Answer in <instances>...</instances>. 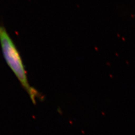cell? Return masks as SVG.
I'll return each mask as SVG.
<instances>
[{"label":"cell","mask_w":135,"mask_h":135,"mask_svg":"<svg viewBox=\"0 0 135 135\" xmlns=\"http://www.w3.org/2000/svg\"><path fill=\"white\" fill-rule=\"evenodd\" d=\"M0 46L7 64L28 93L31 100L36 103V98L39 96V94L30 85L19 52L7 30L3 25H0Z\"/></svg>","instance_id":"obj_1"}]
</instances>
